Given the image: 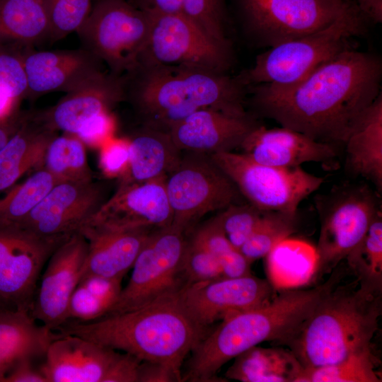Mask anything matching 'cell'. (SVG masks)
<instances>
[{
	"instance_id": "cell-51",
	"label": "cell",
	"mask_w": 382,
	"mask_h": 382,
	"mask_svg": "<svg viewBox=\"0 0 382 382\" xmlns=\"http://www.w3.org/2000/svg\"><path fill=\"white\" fill-rule=\"evenodd\" d=\"M360 11L371 23L382 21V0H352Z\"/></svg>"
},
{
	"instance_id": "cell-32",
	"label": "cell",
	"mask_w": 382,
	"mask_h": 382,
	"mask_svg": "<svg viewBox=\"0 0 382 382\" xmlns=\"http://www.w3.org/2000/svg\"><path fill=\"white\" fill-rule=\"evenodd\" d=\"M122 281V278L83 275L70 298L66 322H91L105 316L119 298Z\"/></svg>"
},
{
	"instance_id": "cell-19",
	"label": "cell",
	"mask_w": 382,
	"mask_h": 382,
	"mask_svg": "<svg viewBox=\"0 0 382 382\" xmlns=\"http://www.w3.org/2000/svg\"><path fill=\"white\" fill-rule=\"evenodd\" d=\"M23 63L29 98L53 91L71 92L105 71L103 64L83 47L52 51L28 49L24 52Z\"/></svg>"
},
{
	"instance_id": "cell-24",
	"label": "cell",
	"mask_w": 382,
	"mask_h": 382,
	"mask_svg": "<svg viewBox=\"0 0 382 382\" xmlns=\"http://www.w3.org/2000/svg\"><path fill=\"white\" fill-rule=\"evenodd\" d=\"M154 230L112 228L86 223L78 231L88 243L82 276L123 279Z\"/></svg>"
},
{
	"instance_id": "cell-7",
	"label": "cell",
	"mask_w": 382,
	"mask_h": 382,
	"mask_svg": "<svg viewBox=\"0 0 382 382\" xmlns=\"http://www.w3.org/2000/svg\"><path fill=\"white\" fill-rule=\"evenodd\" d=\"M244 40L256 47L319 30L351 10L352 0H226Z\"/></svg>"
},
{
	"instance_id": "cell-12",
	"label": "cell",
	"mask_w": 382,
	"mask_h": 382,
	"mask_svg": "<svg viewBox=\"0 0 382 382\" xmlns=\"http://www.w3.org/2000/svg\"><path fill=\"white\" fill-rule=\"evenodd\" d=\"M186 243L185 233L172 225L154 230L134 262L128 283L105 316L132 311L180 291L186 285L182 271Z\"/></svg>"
},
{
	"instance_id": "cell-1",
	"label": "cell",
	"mask_w": 382,
	"mask_h": 382,
	"mask_svg": "<svg viewBox=\"0 0 382 382\" xmlns=\"http://www.w3.org/2000/svg\"><path fill=\"white\" fill-rule=\"evenodd\" d=\"M381 79L378 56L349 47L293 84L248 86L246 108L257 118L338 146L381 93Z\"/></svg>"
},
{
	"instance_id": "cell-16",
	"label": "cell",
	"mask_w": 382,
	"mask_h": 382,
	"mask_svg": "<svg viewBox=\"0 0 382 382\" xmlns=\"http://www.w3.org/2000/svg\"><path fill=\"white\" fill-rule=\"evenodd\" d=\"M105 200L103 186L93 180L58 183L15 224L42 236H70L78 232Z\"/></svg>"
},
{
	"instance_id": "cell-28",
	"label": "cell",
	"mask_w": 382,
	"mask_h": 382,
	"mask_svg": "<svg viewBox=\"0 0 382 382\" xmlns=\"http://www.w3.org/2000/svg\"><path fill=\"white\" fill-rule=\"evenodd\" d=\"M56 136L33 113H28L20 129L0 150V194L32 168L43 167L47 146Z\"/></svg>"
},
{
	"instance_id": "cell-30",
	"label": "cell",
	"mask_w": 382,
	"mask_h": 382,
	"mask_svg": "<svg viewBox=\"0 0 382 382\" xmlns=\"http://www.w3.org/2000/svg\"><path fill=\"white\" fill-rule=\"evenodd\" d=\"M50 35L44 0H0V47L10 44L31 49Z\"/></svg>"
},
{
	"instance_id": "cell-35",
	"label": "cell",
	"mask_w": 382,
	"mask_h": 382,
	"mask_svg": "<svg viewBox=\"0 0 382 382\" xmlns=\"http://www.w3.org/2000/svg\"><path fill=\"white\" fill-rule=\"evenodd\" d=\"M59 182L43 167L0 197V223L16 224Z\"/></svg>"
},
{
	"instance_id": "cell-20",
	"label": "cell",
	"mask_w": 382,
	"mask_h": 382,
	"mask_svg": "<svg viewBox=\"0 0 382 382\" xmlns=\"http://www.w3.org/2000/svg\"><path fill=\"white\" fill-rule=\"evenodd\" d=\"M261 125L250 112L236 117L203 109L175 123L168 133L182 151L212 155L240 149L245 138Z\"/></svg>"
},
{
	"instance_id": "cell-3",
	"label": "cell",
	"mask_w": 382,
	"mask_h": 382,
	"mask_svg": "<svg viewBox=\"0 0 382 382\" xmlns=\"http://www.w3.org/2000/svg\"><path fill=\"white\" fill-rule=\"evenodd\" d=\"M178 292L93 321H68L57 330L59 334L77 335L141 361L163 364L182 376L185 358L205 333L186 313Z\"/></svg>"
},
{
	"instance_id": "cell-10",
	"label": "cell",
	"mask_w": 382,
	"mask_h": 382,
	"mask_svg": "<svg viewBox=\"0 0 382 382\" xmlns=\"http://www.w3.org/2000/svg\"><path fill=\"white\" fill-rule=\"evenodd\" d=\"M171 225L185 232L209 212L239 203L233 182L208 154L183 151L177 167L166 178Z\"/></svg>"
},
{
	"instance_id": "cell-54",
	"label": "cell",
	"mask_w": 382,
	"mask_h": 382,
	"mask_svg": "<svg viewBox=\"0 0 382 382\" xmlns=\"http://www.w3.org/2000/svg\"><path fill=\"white\" fill-rule=\"evenodd\" d=\"M98 1V0H94V1ZM94 1H93V2H94Z\"/></svg>"
},
{
	"instance_id": "cell-11",
	"label": "cell",
	"mask_w": 382,
	"mask_h": 382,
	"mask_svg": "<svg viewBox=\"0 0 382 382\" xmlns=\"http://www.w3.org/2000/svg\"><path fill=\"white\" fill-rule=\"evenodd\" d=\"M209 156L248 203L263 211L296 214L300 203L324 180L301 166L265 165L243 153L220 152Z\"/></svg>"
},
{
	"instance_id": "cell-2",
	"label": "cell",
	"mask_w": 382,
	"mask_h": 382,
	"mask_svg": "<svg viewBox=\"0 0 382 382\" xmlns=\"http://www.w3.org/2000/svg\"><path fill=\"white\" fill-rule=\"evenodd\" d=\"M121 76L124 100L132 105L142 126L168 132L175 123L203 109L236 117L249 114L247 86L237 75L140 57Z\"/></svg>"
},
{
	"instance_id": "cell-29",
	"label": "cell",
	"mask_w": 382,
	"mask_h": 382,
	"mask_svg": "<svg viewBox=\"0 0 382 382\" xmlns=\"http://www.w3.org/2000/svg\"><path fill=\"white\" fill-rule=\"evenodd\" d=\"M225 373L241 382H296L303 366L287 349L255 345L241 353Z\"/></svg>"
},
{
	"instance_id": "cell-45",
	"label": "cell",
	"mask_w": 382,
	"mask_h": 382,
	"mask_svg": "<svg viewBox=\"0 0 382 382\" xmlns=\"http://www.w3.org/2000/svg\"><path fill=\"white\" fill-rule=\"evenodd\" d=\"M114 121L110 112L101 114L83 125L76 134L83 143L103 144L110 139Z\"/></svg>"
},
{
	"instance_id": "cell-46",
	"label": "cell",
	"mask_w": 382,
	"mask_h": 382,
	"mask_svg": "<svg viewBox=\"0 0 382 382\" xmlns=\"http://www.w3.org/2000/svg\"><path fill=\"white\" fill-rule=\"evenodd\" d=\"M140 362L141 360L129 354L120 353L103 382H138Z\"/></svg>"
},
{
	"instance_id": "cell-21",
	"label": "cell",
	"mask_w": 382,
	"mask_h": 382,
	"mask_svg": "<svg viewBox=\"0 0 382 382\" xmlns=\"http://www.w3.org/2000/svg\"><path fill=\"white\" fill-rule=\"evenodd\" d=\"M57 334L39 367L47 382H103L120 352L77 335Z\"/></svg>"
},
{
	"instance_id": "cell-40",
	"label": "cell",
	"mask_w": 382,
	"mask_h": 382,
	"mask_svg": "<svg viewBox=\"0 0 382 382\" xmlns=\"http://www.w3.org/2000/svg\"><path fill=\"white\" fill-rule=\"evenodd\" d=\"M50 25V40L76 32L89 16L94 0H44Z\"/></svg>"
},
{
	"instance_id": "cell-44",
	"label": "cell",
	"mask_w": 382,
	"mask_h": 382,
	"mask_svg": "<svg viewBox=\"0 0 382 382\" xmlns=\"http://www.w3.org/2000/svg\"><path fill=\"white\" fill-rule=\"evenodd\" d=\"M99 163L106 176L122 178L128 168L129 141L110 138L105 141L102 144Z\"/></svg>"
},
{
	"instance_id": "cell-38",
	"label": "cell",
	"mask_w": 382,
	"mask_h": 382,
	"mask_svg": "<svg viewBox=\"0 0 382 382\" xmlns=\"http://www.w3.org/2000/svg\"><path fill=\"white\" fill-rule=\"evenodd\" d=\"M191 238L216 257L225 278H236L251 274V263L228 241L216 216L196 229Z\"/></svg>"
},
{
	"instance_id": "cell-17",
	"label": "cell",
	"mask_w": 382,
	"mask_h": 382,
	"mask_svg": "<svg viewBox=\"0 0 382 382\" xmlns=\"http://www.w3.org/2000/svg\"><path fill=\"white\" fill-rule=\"evenodd\" d=\"M87 253L85 237L76 232L64 239L48 259L30 314L51 330L66 320L69 300L81 278Z\"/></svg>"
},
{
	"instance_id": "cell-9",
	"label": "cell",
	"mask_w": 382,
	"mask_h": 382,
	"mask_svg": "<svg viewBox=\"0 0 382 382\" xmlns=\"http://www.w3.org/2000/svg\"><path fill=\"white\" fill-rule=\"evenodd\" d=\"M149 30V14L127 0H98L76 33L83 48L121 76L144 52Z\"/></svg>"
},
{
	"instance_id": "cell-34",
	"label": "cell",
	"mask_w": 382,
	"mask_h": 382,
	"mask_svg": "<svg viewBox=\"0 0 382 382\" xmlns=\"http://www.w3.org/2000/svg\"><path fill=\"white\" fill-rule=\"evenodd\" d=\"M359 282L382 291V216L379 212L359 243L345 259Z\"/></svg>"
},
{
	"instance_id": "cell-41",
	"label": "cell",
	"mask_w": 382,
	"mask_h": 382,
	"mask_svg": "<svg viewBox=\"0 0 382 382\" xmlns=\"http://www.w3.org/2000/svg\"><path fill=\"white\" fill-rule=\"evenodd\" d=\"M266 212L250 203H237L221 210L216 217L228 241L239 250Z\"/></svg>"
},
{
	"instance_id": "cell-4",
	"label": "cell",
	"mask_w": 382,
	"mask_h": 382,
	"mask_svg": "<svg viewBox=\"0 0 382 382\" xmlns=\"http://www.w3.org/2000/svg\"><path fill=\"white\" fill-rule=\"evenodd\" d=\"M342 280L281 344L288 347L304 369L336 364L372 351L382 313V291L357 278L346 284Z\"/></svg>"
},
{
	"instance_id": "cell-42",
	"label": "cell",
	"mask_w": 382,
	"mask_h": 382,
	"mask_svg": "<svg viewBox=\"0 0 382 382\" xmlns=\"http://www.w3.org/2000/svg\"><path fill=\"white\" fill-rule=\"evenodd\" d=\"M186 285L225 278L216 257L193 240H187L182 262Z\"/></svg>"
},
{
	"instance_id": "cell-39",
	"label": "cell",
	"mask_w": 382,
	"mask_h": 382,
	"mask_svg": "<svg viewBox=\"0 0 382 382\" xmlns=\"http://www.w3.org/2000/svg\"><path fill=\"white\" fill-rule=\"evenodd\" d=\"M181 13L209 37L231 42L227 33L230 15L226 0H183Z\"/></svg>"
},
{
	"instance_id": "cell-50",
	"label": "cell",
	"mask_w": 382,
	"mask_h": 382,
	"mask_svg": "<svg viewBox=\"0 0 382 382\" xmlns=\"http://www.w3.org/2000/svg\"><path fill=\"white\" fill-rule=\"evenodd\" d=\"M28 113L19 111L8 119L0 120V150L20 129Z\"/></svg>"
},
{
	"instance_id": "cell-53",
	"label": "cell",
	"mask_w": 382,
	"mask_h": 382,
	"mask_svg": "<svg viewBox=\"0 0 382 382\" xmlns=\"http://www.w3.org/2000/svg\"><path fill=\"white\" fill-rule=\"evenodd\" d=\"M4 306H8L0 298V308ZM9 307V306H8Z\"/></svg>"
},
{
	"instance_id": "cell-22",
	"label": "cell",
	"mask_w": 382,
	"mask_h": 382,
	"mask_svg": "<svg viewBox=\"0 0 382 382\" xmlns=\"http://www.w3.org/2000/svg\"><path fill=\"white\" fill-rule=\"evenodd\" d=\"M122 101V76L104 71L84 86L66 93L54 106L33 115L53 131L76 135L86 122L110 112Z\"/></svg>"
},
{
	"instance_id": "cell-47",
	"label": "cell",
	"mask_w": 382,
	"mask_h": 382,
	"mask_svg": "<svg viewBox=\"0 0 382 382\" xmlns=\"http://www.w3.org/2000/svg\"><path fill=\"white\" fill-rule=\"evenodd\" d=\"M181 374L163 364L141 361L138 382H179Z\"/></svg>"
},
{
	"instance_id": "cell-6",
	"label": "cell",
	"mask_w": 382,
	"mask_h": 382,
	"mask_svg": "<svg viewBox=\"0 0 382 382\" xmlns=\"http://www.w3.org/2000/svg\"><path fill=\"white\" fill-rule=\"evenodd\" d=\"M368 19L357 5L319 30L279 43L258 54L253 66L237 76L245 85L293 84L322 64L351 47L349 40L364 35Z\"/></svg>"
},
{
	"instance_id": "cell-27",
	"label": "cell",
	"mask_w": 382,
	"mask_h": 382,
	"mask_svg": "<svg viewBox=\"0 0 382 382\" xmlns=\"http://www.w3.org/2000/svg\"><path fill=\"white\" fill-rule=\"evenodd\" d=\"M344 146L351 173L382 189V95L364 111Z\"/></svg>"
},
{
	"instance_id": "cell-15",
	"label": "cell",
	"mask_w": 382,
	"mask_h": 382,
	"mask_svg": "<svg viewBox=\"0 0 382 382\" xmlns=\"http://www.w3.org/2000/svg\"><path fill=\"white\" fill-rule=\"evenodd\" d=\"M275 295L268 279L252 274L187 284L178 292L186 313L204 333L214 323L262 305Z\"/></svg>"
},
{
	"instance_id": "cell-37",
	"label": "cell",
	"mask_w": 382,
	"mask_h": 382,
	"mask_svg": "<svg viewBox=\"0 0 382 382\" xmlns=\"http://www.w3.org/2000/svg\"><path fill=\"white\" fill-rule=\"evenodd\" d=\"M372 351L330 365L303 368L296 382H381Z\"/></svg>"
},
{
	"instance_id": "cell-43",
	"label": "cell",
	"mask_w": 382,
	"mask_h": 382,
	"mask_svg": "<svg viewBox=\"0 0 382 382\" xmlns=\"http://www.w3.org/2000/svg\"><path fill=\"white\" fill-rule=\"evenodd\" d=\"M26 50L13 51L0 47V88L19 101L28 94L23 63Z\"/></svg>"
},
{
	"instance_id": "cell-48",
	"label": "cell",
	"mask_w": 382,
	"mask_h": 382,
	"mask_svg": "<svg viewBox=\"0 0 382 382\" xmlns=\"http://www.w3.org/2000/svg\"><path fill=\"white\" fill-rule=\"evenodd\" d=\"M35 359L23 358L17 361L1 380V382H47L39 368L33 365Z\"/></svg>"
},
{
	"instance_id": "cell-36",
	"label": "cell",
	"mask_w": 382,
	"mask_h": 382,
	"mask_svg": "<svg viewBox=\"0 0 382 382\" xmlns=\"http://www.w3.org/2000/svg\"><path fill=\"white\" fill-rule=\"evenodd\" d=\"M296 214L267 211L239 249L250 262L265 257L280 241L296 231Z\"/></svg>"
},
{
	"instance_id": "cell-23",
	"label": "cell",
	"mask_w": 382,
	"mask_h": 382,
	"mask_svg": "<svg viewBox=\"0 0 382 382\" xmlns=\"http://www.w3.org/2000/svg\"><path fill=\"white\" fill-rule=\"evenodd\" d=\"M243 154L257 163L283 168L308 162L328 163L337 156V146L314 140L299 132L261 125L243 141Z\"/></svg>"
},
{
	"instance_id": "cell-52",
	"label": "cell",
	"mask_w": 382,
	"mask_h": 382,
	"mask_svg": "<svg viewBox=\"0 0 382 382\" xmlns=\"http://www.w3.org/2000/svg\"><path fill=\"white\" fill-rule=\"evenodd\" d=\"M20 101L0 88V120L8 119L19 112Z\"/></svg>"
},
{
	"instance_id": "cell-13",
	"label": "cell",
	"mask_w": 382,
	"mask_h": 382,
	"mask_svg": "<svg viewBox=\"0 0 382 382\" xmlns=\"http://www.w3.org/2000/svg\"><path fill=\"white\" fill-rule=\"evenodd\" d=\"M148 14L149 36L140 57L166 65L228 74L235 62L232 42L209 37L181 13Z\"/></svg>"
},
{
	"instance_id": "cell-18",
	"label": "cell",
	"mask_w": 382,
	"mask_h": 382,
	"mask_svg": "<svg viewBox=\"0 0 382 382\" xmlns=\"http://www.w3.org/2000/svg\"><path fill=\"white\" fill-rule=\"evenodd\" d=\"M166 178L143 183H120L87 222L112 228L157 229L171 225Z\"/></svg>"
},
{
	"instance_id": "cell-49",
	"label": "cell",
	"mask_w": 382,
	"mask_h": 382,
	"mask_svg": "<svg viewBox=\"0 0 382 382\" xmlns=\"http://www.w3.org/2000/svg\"><path fill=\"white\" fill-rule=\"evenodd\" d=\"M137 8L157 14H175L181 13L183 0H127Z\"/></svg>"
},
{
	"instance_id": "cell-33",
	"label": "cell",
	"mask_w": 382,
	"mask_h": 382,
	"mask_svg": "<svg viewBox=\"0 0 382 382\" xmlns=\"http://www.w3.org/2000/svg\"><path fill=\"white\" fill-rule=\"evenodd\" d=\"M43 168L59 183L93 180L83 142L74 134L52 139L45 153Z\"/></svg>"
},
{
	"instance_id": "cell-25",
	"label": "cell",
	"mask_w": 382,
	"mask_h": 382,
	"mask_svg": "<svg viewBox=\"0 0 382 382\" xmlns=\"http://www.w3.org/2000/svg\"><path fill=\"white\" fill-rule=\"evenodd\" d=\"M37 325L29 312L8 306L0 308V382L19 360L44 357L57 336Z\"/></svg>"
},
{
	"instance_id": "cell-26",
	"label": "cell",
	"mask_w": 382,
	"mask_h": 382,
	"mask_svg": "<svg viewBox=\"0 0 382 382\" xmlns=\"http://www.w3.org/2000/svg\"><path fill=\"white\" fill-rule=\"evenodd\" d=\"M128 141V168L120 183H143L166 177L181 160L183 151L167 132L141 125Z\"/></svg>"
},
{
	"instance_id": "cell-5",
	"label": "cell",
	"mask_w": 382,
	"mask_h": 382,
	"mask_svg": "<svg viewBox=\"0 0 382 382\" xmlns=\"http://www.w3.org/2000/svg\"><path fill=\"white\" fill-rule=\"evenodd\" d=\"M316 304L306 289H285L257 307L228 316L201 337L185 361L182 381H221L219 369L250 347L281 344L311 314Z\"/></svg>"
},
{
	"instance_id": "cell-31",
	"label": "cell",
	"mask_w": 382,
	"mask_h": 382,
	"mask_svg": "<svg viewBox=\"0 0 382 382\" xmlns=\"http://www.w3.org/2000/svg\"><path fill=\"white\" fill-rule=\"evenodd\" d=\"M265 257L267 279L275 289L296 288L311 282L317 257L316 248L308 243L287 238Z\"/></svg>"
},
{
	"instance_id": "cell-8",
	"label": "cell",
	"mask_w": 382,
	"mask_h": 382,
	"mask_svg": "<svg viewBox=\"0 0 382 382\" xmlns=\"http://www.w3.org/2000/svg\"><path fill=\"white\" fill-rule=\"evenodd\" d=\"M320 228L311 282L330 273L359 243L381 212L374 191L365 184L333 188L316 201Z\"/></svg>"
},
{
	"instance_id": "cell-14",
	"label": "cell",
	"mask_w": 382,
	"mask_h": 382,
	"mask_svg": "<svg viewBox=\"0 0 382 382\" xmlns=\"http://www.w3.org/2000/svg\"><path fill=\"white\" fill-rule=\"evenodd\" d=\"M68 236H42L0 223V298L8 306L30 313L40 272Z\"/></svg>"
}]
</instances>
